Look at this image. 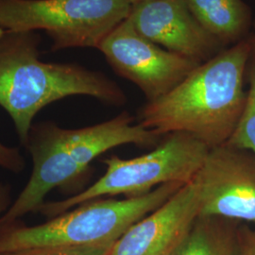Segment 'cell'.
<instances>
[{"mask_svg":"<svg viewBox=\"0 0 255 255\" xmlns=\"http://www.w3.org/2000/svg\"><path fill=\"white\" fill-rule=\"evenodd\" d=\"M249 39L200 64L171 91L146 101L139 124L160 136L185 133L209 148L226 144L246 105Z\"/></svg>","mask_w":255,"mask_h":255,"instance_id":"1","label":"cell"},{"mask_svg":"<svg viewBox=\"0 0 255 255\" xmlns=\"http://www.w3.org/2000/svg\"><path fill=\"white\" fill-rule=\"evenodd\" d=\"M160 138L141 124H134L133 117L127 112L82 128H64L51 121L33 125L25 146L32 158V173L3 215L1 226L38 212L46 195L55 188L65 190L79 183L92 162L111 148L128 144L154 146Z\"/></svg>","mask_w":255,"mask_h":255,"instance_id":"2","label":"cell"},{"mask_svg":"<svg viewBox=\"0 0 255 255\" xmlns=\"http://www.w3.org/2000/svg\"><path fill=\"white\" fill-rule=\"evenodd\" d=\"M36 31H5L0 37V107L13 122L26 146L37 114L55 101L87 96L121 106L126 96L106 75L76 64L45 63L40 59Z\"/></svg>","mask_w":255,"mask_h":255,"instance_id":"3","label":"cell"},{"mask_svg":"<svg viewBox=\"0 0 255 255\" xmlns=\"http://www.w3.org/2000/svg\"><path fill=\"white\" fill-rule=\"evenodd\" d=\"M184 184L165 183L145 195L83 202L36 226L13 222L0 228V253L40 248L112 247L140 219L164 204Z\"/></svg>","mask_w":255,"mask_h":255,"instance_id":"4","label":"cell"},{"mask_svg":"<svg viewBox=\"0 0 255 255\" xmlns=\"http://www.w3.org/2000/svg\"><path fill=\"white\" fill-rule=\"evenodd\" d=\"M209 149L191 135L171 133L149 153L132 159L112 155L103 160L106 171L97 182L63 201L45 202L38 213L52 219L95 199L138 197L165 183L186 184L194 181Z\"/></svg>","mask_w":255,"mask_h":255,"instance_id":"5","label":"cell"},{"mask_svg":"<svg viewBox=\"0 0 255 255\" xmlns=\"http://www.w3.org/2000/svg\"><path fill=\"white\" fill-rule=\"evenodd\" d=\"M129 0H0V27L7 31L43 30L50 50L97 48L129 16Z\"/></svg>","mask_w":255,"mask_h":255,"instance_id":"6","label":"cell"},{"mask_svg":"<svg viewBox=\"0 0 255 255\" xmlns=\"http://www.w3.org/2000/svg\"><path fill=\"white\" fill-rule=\"evenodd\" d=\"M98 49L112 69L135 84L147 101L171 91L201 64L149 41L128 19L116 27Z\"/></svg>","mask_w":255,"mask_h":255,"instance_id":"7","label":"cell"},{"mask_svg":"<svg viewBox=\"0 0 255 255\" xmlns=\"http://www.w3.org/2000/svg\"><path fill=\"white\" fill-rule=\"evenodd\" d=\"M200 216L255 223V154L224 144L210 148L196 175Z\"/></svg>","mask_w":255,"mask_h":255,"instance_id":"8","label":"cell"},{"mask_svg":"<svg viewBox=\"0 0 255 255\" xmlns=\"http://www.w3.org/2000/svg\"><path fill=\"white\" fill-rule=\"evenodd\" d=\"M128 19L149 41L200 64L225 49L193 15L185 0H147L132 6Z\"/></svg>","mask_w":255,"mask_h":255,"instance_id":"9","label":"cell"},{"mask_svg":"<svg viewBox=\"0 0 255 255\" xmlns=\"http://www.w3.org/2000/svg\"><path fill=\"white\" fill-rule=\"evenodd\" d=\"M199 216L200 197L193 181L133 224L111 247L108 255H171Z\"/></svg>","mask_w":255,"mask_h":255,"instance_id":"10","label":"cell"},{"mask_svg":"<svg viewBox=\"0 0 255 255\" xmlns=\"http://www.w3.org/2000/svg\"><path fill=\"white\" fill-rule=\"evenodd\" d=\"M193 15L227 48L244 41L254 27L253 13L244 0H185Z\"/></svg>","mask_w":255,"mask_h":255,"instance_id":"11","label":"cell"},{"mask_svg":"<svg viewBox=\"0 0 255 255\" xmlns=\"http://www.w3.org/2000/svg\"><path fill=\"white\" fill-rule=\"evenodd\" d=\"M240 222L199 216L171 255H239Z\"/></svg>","mask_w":255,"mask_h":255,"instance_id":"12","label":"cell"},{"mask_svg":"<svg viewBox=\"0 0 255 255\" xmlns=\"http://www.w3.org/2000/svg\"><path fill=\"white\" fill-rule=\"evenodd\" d=\"M249 89L246 105L237 128L226 144L255 154V56L253 54L247 70Z\"/></svg>","mask_w":255,"mask_h":255,"instance_id":"13","label":"cell"},{"mask_svg":"<svg viewBox=\"0 0 255 255\" xmlns=\"http://www.w3.org/2000/svg\"><path fill=\"white\" fill-rule=\"evenodd\" d=\"M111 247H57L32 249L2 255H108Z\"/></svg>","mask_w":255,"mask_h":255,"instance_id":"14","label":"cell"},{"mask_svg":"<svg viewBox=\"0 0 255 255\" xmlns=\"http://www.w3.org/2000/svg\"><path fill=\"white\" fill-rule=\"evenodd\" d=\"M25 159L17 147L6 146L0 142V167L19 174L25 169Z\"/></svg>","mask_w":255,"mask_h":255,"instance_id":"15","label":"cell"},{"mask_svg":"<svg viewBox=\"0 0 255 255\" xmlns=\"http://www.w3.org/2000/svg\"><path fill=\"white\" fill-rule=\"evenodd\" d=\"M239 255H255V229L239 226Z\"/></svg>","mask_w":255,"mask_h":255,"instance_id":"16","label":"cell"},{"mask_svg":"<svg viewBox=\"0 0 255 255\" xmlns=\"http://www.w3.org/2000/svg\"><path fill=\"white\" fill-rule=\"evenodd\" d=\"M10 205H11L10 187L6 183L0 182V228H1V219L3 215L9 210ZM0 255H2L1 253Z\"/></svg>","mask_w":255,"mask_h":255,"instance_id":"17","label":"cell"},{"mask_svg":"<svg viewBox=\"0 0 255 255\" xmlns=\"http://www.w3.org/2000/svg\"><path fill=\"white\" fill-rule=\"evenodd\" d=\"M249 42L251 44L252 46V51H253V54L255 56V20L254 21V27H253V30L251 32V35L249 36Z\"/></svg>","mask_w":255,"mask_h":255,"instance_id":"18","label":"cell"},{"mask_svg":"<svg viewBox=\"0 0 255 255\" xmlns=\"http://www.w3.org/2000/svg\"><path fill=\"white\" fill-rule=\"evenodd\" d=\"M146 1H147V0H129L130 4H131L132 6H135V5H138V4L143 3V2H146Z\"/></svg>","mask_w":255,"mask_h":255,"instance_id":"19","label":"cell"},{"mask_svg":"<svg viewBox=\"0 0 255 255\" xmlns=\"http://www.w3.org/2000/svg\"><path fill=\"white\" fill-rule=\"evenodd\" d=\"M5 31H6V30H4L3 28H1V27H0V37L2 36V35L5 33Z\"/></svg>","mask_w":255,"mask_h":255,"instance_id":"20","label":"cell"}]
</instances>
